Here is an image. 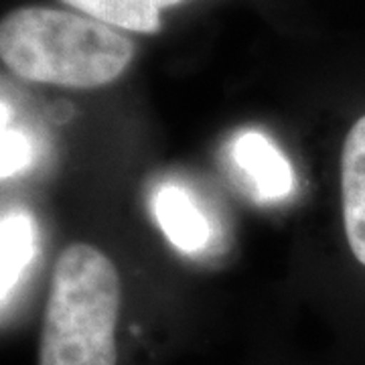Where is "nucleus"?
<instances>
[{
    "label": "nucleus",
    "mask_w": 365,
    "mask_h": 365,
    "mask_svg": "<svg viewBox=\"0 0 365 365\" xmlns=\"http://www.w3.org/2000/svg\"><path fill=\"white\" fill-rule=\"evenodd\" d=\"M234 160L266 201L284 199L294 189V173L282 155L260 132H244L234 143Z\"/></svg>",
    "instance_id": "20e7f679"
},
{
    "label": "nucleus",
    "mask_w": 365,
    "mask_h": 365,
    "mask_svg": "<svg viewBox=\"0 0 365 365\" xmlns=\"http://www.w3.org/2000/svg\"><path fill=\"white\" fill-rule=\"evenodd\" d=\"M134 45L88 14L25 6L0 21V59L19 78L91 90L118 79Z\"/></svg>",
    "instance_id": "f257e3e1"
},
{
    "label": "nucleus",
    "mask_w": 365,
    "mask_h": 365,
    "mask_svg": "<svg viewBox=\"0 0 365 365\" xmlns=\"http://www.w3.org/2000/svg\"><path fill=\"white\" fill-rule=\"evenodd\" d=\"M155 215L163 234L175 248L197 254L207 246V220L181 187L167 185L158 191L155 197Z\"/></svg>",
    "instance_id": "39448f33"
},
{
    "label": "nucleus",
    "mask_w": 365,
    "mask_h": 365,
    "mask_svg": "<svg viewBox=\"0 0 365 365\" xmlns=\"http://www.w3.org/2000/svg\"><path fill=\"white\" fill-rule=\"evenodd\" d=\"M37 250V227L26 213L0 220V302L11 294Z\"/></svg>",
    "instance_id": "0eeeda50"
},
{
    "label": "nucleus",
    "mask_w": 365,
    "mask_h": 365,
    "mask_svg": "<svg viewBox=\"0 0 365 365\" xmlns=\"http://www.w3.org/2000/svg\"><path fill=\"white\" fill-rule=\"evenodd\" d=\"M341 199L347 242L365 266V116L353 124L343 144Z\"/></svg>",
    "instance_id": "7ed1b4c3"
},
{
    "label": "nucleus",
    "mask_w": 365,
    "mask_h": 365,
    "mask_svg": "<svg viewBox=\"0 0 365 365\" xmlns=\"http://www.w3.org/2000/svg\"><path fill=\"white\" fill-rule=\"evenodd\" d=\"M91 19L134 33H157L163 9L182 0H63Z\"/></svg>",
    "instance_id": "423d86ee"
},
{
    "label": "nucleus",
    "mask_w": 365,
    "mask_h": 365,
    "mask_svg": "<svg viewBox=\"0 0 365 365\" xmlns=\"http://www.w3.org/2000/svg\"><path fill=\"white\" fill-rule=\"evenodd\" d=\"M122 284L116 266L90 244L55 264L43 314L39 365H118Z\"/></svg>",
    "instance_id": "f03ea898"
}]
</instances>
